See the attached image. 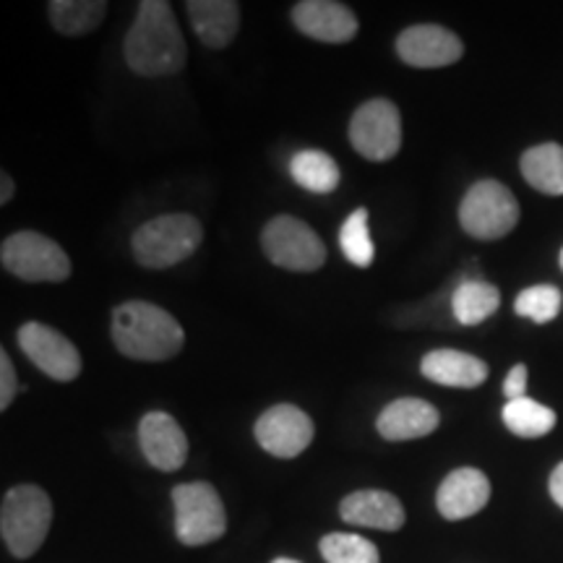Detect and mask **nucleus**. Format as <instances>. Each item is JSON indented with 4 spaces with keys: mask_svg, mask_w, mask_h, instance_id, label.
Wrapping results in <instances>:
<instances>
[{
    "mask_svg": "<svg viewBox=\"0 0 563 563\" xmlns=\"http://www.w3.org/2000/svg\"><path fill=\"white\" fill-rule=\"evenodd\" d=\"M125 63L139 76H170L186 66L188 51L167 0L139 3L136 21L125 34Z\"/></svg>",
    "mask_w": 563,
    "mask_h": 563,
    "instance_id": "1",
    "label": "nucleus"
},
{
    "mask_svg": "<svg viewBox=\"0 0 563 563\" xmlns=\"http://www.w3.org/2000/svg\"><path fill=\"white\" fill-rule=\"evenodd\" d=\"M112 342L121 355L141 363L170 361L186 344L175 316L146 300H129L112 311Z\"/></svg>",
    "mask_w": 563,
    "mask_h": 563,
    "instance_id": "2",
    "label": "nucleus"
},
{
    "mask_svg": "<svg viewBox=\"0 0 563 563\" xmlns=\"http://www.w3.org/2000/svg\"><path fill=\"white\" fill-rule=\"evenodd\" d=\"M53 525V501L40 485H16L3 496L0 534L11 555L32 559Z\"/></svg>",
    "mask_w": 563,
    "mask_h": 563,
    "instance_id": "3",
    "label": "nucleus"
},
{
    "mask_svg": "<svg viewBox=\"0 0 563 563\" xmlns=\"http://www.w3.org/2000/svg\"><path fill=\"white\" fill-rule=\"evenodd\" d=\"M203 228L194 214H162L133 232V256L144 269H170L199 251Z\"/></svg>",
    "mask_w": 563,
    "mask_h": 563,
    "instance_id": "4",
    "label": "nucleus"
},
{
    "mask_svg": "<svg viewBox=\"0 0 563 563\" xmlns=\"http://www.w3.org/2000/svg\"><path fill=\"white\" fill-rule=\"evenodd\" d=\"M175 534L183 545L199 548L228 532V514L220 493L211 483H180L173 488Z\"/></svg>",
    "mask_w": 563,
    "mask_h": 563,
    "instance_id": "5",
    "label": "nucleus"
},
{
    "mask_svg": "<svg viewBox=\"0 0 563 563\" xmlns=\"http://www.w3.org/2000/svg\"><path fill=\"white\" fill-rule=\"evenodd\" d=\"M519 222V203L504 183L481 180L464 194L460 224L475 241H501Z\"/></svg>",
    "mask_w": 563,
    "mask_h": 563,
    "instance_id": "6",
    "label": "nucleus"
},
{
    "mask_svg": "<svg viewBox=\"0 0 563 563\" xmlns=\"http://www.w3.org/2000/svg\"><path fill=\"white\" fill-rule=\"evenodd\" d=\"M262 249L279 269L316 272L327 264V245L316 235V230L290 214L269 220L262 232Z\"/></svg>",
    "mask_w": 563,
    "mask_h": 563,
    "instance_id": "7",
    "label": "nucleus"
},
{
    "mask_svg": "<svg viewBox=\"0 0 563 563\" xmlns=\"http://www.w3.org/2000/svg\"><path fill=\"white\" fill-rule=\"evenodd\" d=\"M3 269L24 282H63L70 277V258L51 238L40 232H13L0 245Z\"/></svg>",
    "mask_w": 563,
    "mask_h": 563,
    "instance_id": "8",
    "label": "nucleus"
},
{
    "mask_svg": "<svg viewBox=\"0 0 563 563\" xmlns=\"http://www.w3.org/2000/svg\"><path fill=\"white\" fill-rule=\"evenodd\" d=\"M350 144L371 162H389L402 146V115L389 100H368L350 121Z\"/></svg>",
    "mask_w": 563,
    "mask_h": 563,
    "instance_id": "9",
    "label": "nucleus"
},
{
    "mask_svg": "<svg viewBox=\"0 0 563 563\" xmlns=\"http://www.w3.org/2000/svg\"><path fill=\"white\" fill-rule=\"evenodd\" d=\"M19 347L24 350V355L37 365V368L51 376L53 382L68 384L74 378H79L81 373V355L76 350V344L55 332L53 327L40 321H26L16 334Z\"/></svg>",
    "mask_w": 563,
    "mask_h": 563,
    "instance_id": "10",
    "label": "nucleus"
},
{
    "mask_svg": "<svg viewBox=\"0 0 563 563\" xmlns=\"http://www.w3.org/2000/svg\"><path fill=\"white\" fill-rule=\"evenodd\" d=\"M253 433L264 452L279 456V460H295L311 446L316 428L300 407L274 405L256 420Z\"/></svg>",
    "mask_w": 563,
    "mask_h": 563,
    "instance_id": "11",
    "label": "nucleus"
},
{
    "mask_svg": "<svg viewBox=\"0 0 563 563\" xmlns=\"http://www.w3.org/2000/svg\"><path fill=\"white\" fill-rule=\"evenodd\" d=\"M397 55L412 68H443L462 58L464 45L446 26L418 24L399 34Z\"/></svg>",
    "mask_w": 563,
    "mask_h": 563,
    "instance_id": "12",
    "label": "nucleus"
},
{
    "mask_svg": "<svg viewBox=\"0 0 563 563\" xmlns=\"http://www.w3.org/2000/svg\"><path fill=\"white\" fill-rule=\"evenodd\" d=\"M139 443L146 462L159 473H175L188 460V439L170 412H146L139 422Z\"/></svg>",
    "mask_w": 563,
    "mask_h": 563,
    "instance_id": "13",
    "label": "nucleus"
},
{
    "mask_svg": "<svg viewBox=\"0 0 563 563\" xmlns=\"http://www.w3.org/2000/svg\"><path fill=\"white\" fill-rule=\"evenodd\" d=\"M292 21L306 37L327 45H344L357 34V16L336 0H302L292 9Z\"/></svg>",
    "mask_w": 563,
    "mask_h": 563,
    "instance_id": "14",
    "label": "nucleus"
},
{
    "mask_svg": "<svg viewBox=\"0 0 563 563\" xmlns=\"http://www.w3.org/2000/svg\"><path fill=\"white\" fill-rule=\"evenodd\" d=\"M490 501V481L477 467H460L443 477L435 493V509L449 522L475 517Z\"/></svg>",
    "mask_w": 563,
    "mask_h": 563,
    "instance_id": "15",
    "label": "nucleus"
},
{
    "mask_svg": "<svg viewBox=\"0 0 563 563\" xmlns=\"http://www.w3.org/2000/svg\"><path fill=\"white\" fill-rule=\"evenodd\" d=\"M340 517L355 527L397 532L405 527L407 514L402 501L389 490H355L342 498Z\"/></svg>",
    "mask_w": 563,
    "mask_h": 563,
    "instance_id": "16",
    "label": "nucleus"
},
{
    "mask_svg": "<svg viewBox=\"0 0 563 563\" xmlns=\"http://www.w3.org/2000/svg\"><path fill=\"white\" fill-rule=\"evenodd\" d=\"M439 422L441 415L431 402L418 397H402L384 407L376 420V431L386 441H415L431 435Z\"/></svg>",
    "mask_w": 563,
    "mask_h": 563,
    "instance_id": "17",
    "label": "nucleus"
},
{
    "mask_svg": "<svg viewBox=\"0 0 563 563\" xmlns=\"http://www.w3.org/2000/svg\"><path fill=\"white\" fill-rule=\"evenodd\" d=\"M186 11L196 37L211 51H222L235 40L241 26V3L235 0H188Z\"/></svg>",
    "mask_w": 563,
    "mask_h": 563,
    "instance_id": "18",
    "label": "nucleus"
},
{
    "mask_svg": "<svg viewBox=\"0 0 563 563\" xmlns=\"http://www.w3.org/2000/svg\"><path fill=\"white\" fill-rule=\"evenodd\" d=\"M422 376L439 386L454 389H477L488 378V365L481 357L460 350H433L422 357Z\"/></svg>",
    "mask_w": 563,
    "mask_h": 563,
    "instance_id": "19",
    "label": "nucleus"
},
{
    "mask_svg": "<svg viewBox=\"0 0 563 563\" xmlns=\"http://www.w3.org/2000/svg\"><path fill=\"white\" fill-rule=\"evenodd\" d=\"M519 170L534 191L545 196H563V146L548 144L532 146L519 159Z\"/></svg>",
    "mask_w": 563,
    "mask_h": 563,
    "instance_id": "20",
    "label": "nucleus"
},
{
    "mask_svg": "<svg viewBox=\"0 0 563 563\" xmlns=\"http://www.w3.org/2000/svg\"><path fill=\"white\" fill-rule=\"evenodd\" d=\"M501 306V292L498 287H493L490 282L483 279H467L456 287L452 295V311L454 319L462 327H477L485 319H490L493 313Z\"/></svg>",
    "mask_w": 563,
    "mask_h": 563,
    "instance_id": "21",
    "label": "nucleus"
},
{
    "mask_svg": "<svg viewBox=\"0 0 563 563\" xmlns=\"http://www.w3.org/2000/svg\"><path fill=\"white\" fill-rule=\"evenodd\" d=\"M53 26L66 37H84L104 21L108 3L104 0H53L47 5Z\"/></svg>",
    "mask_w": 563,
    "mask_h": 563,
    "instance_id": "22",
    "label": "nucleus"
},
{
    "mask_svg": "<svg viewBox=\"0 0 563 563\" xmlns=\"http://www.w3.org/2000/svg\"><path fill=\"white\" fill-rule=\"evenodd\" d=\"M290 175L300 188L311 194H332L340 186V165L332 154L319 150L298 152L290 162Z\"/></svg>",
    "mask_w": 563,
    "mask_h": 563,
    "instance_id": "23",
    "label": "nucleus"
},
{
    "mask_svg": "<svg viewBox=\"0 0 563 563\" xmlns=\"http://www.w3.org/2000/svg\"><path fill=\"white\" fill-rule=\"evenodd\" d=\"M555 412L551 407L534 402L530 397L514 399L504 407V426L519 439H543L555 428Z\"/></svg>",
    "mask_w": 563,
    "mask_h": 563,
    "instance_id": "24",
    "label": "nucleus"
},
{
    "mask_svg": "<svg viewBox=\"0 0 563 563\" xmlns=\"http://www.w3.org/2000/svg\"><path fill=\"white\" fill-rule=\"evenodd\" d=\"M319 551L327 563H382L378 548L363 534L329 532L321 538Z\"/></svg>",
    "mask_w": 563,
    "mask_h": 563,
    "instance_id": "25",
    "label": "nucleus"
},
{
    "mask_svg": "<svg viewBox=\"0 0 563 563\" xmlns=\"http://www.w3.org/2000/svg\"><path fill=\"white\" fill-rule=\"evenodd\" d=\"M340 245L350 264L361 266V269H368L373 264L376 249H373L368 230V209H355L347 220H344L340 230Z\"/></svg>",
    "mask_w": 563,
    "mask_h": 563,
    "instance_id": "26",
    "label": "nucleus"
},
{
    "mask_svg": "<svg viewBox=\"0 0 563 563\" xmlns=\"http://www.w3.org/2000/svg\"><path fill=\"white\" fill-rule=\"evenodd\" d=\"M561 290L553 285H534L527 287L514 300V313L530 319L534 323H548L561 313Z\"/></svg>",
    "mask_w": 563,
    "mask_h": 563,
    "instance_id": "27",
    "label": "nucleus"
},
{
    "mask_svg": "<svg viewBox=\"0 0 563 563\" xmlns=\"http://www.w3.org/2000/svg\"><path fill=\"white\" fill-rule=\"evenodd\" d=\"M16 391H19L16 371H13L9 352L0 350V410H9L13 397H16Z\"/></svg>",
    "mask_w": 563,
    "mask_h": 563,
    "instance_id": "28",
    "label": "nucleus"
},
{
    "mask_svg": "<svg viewBox=\"0 0 563 563\" xmlns=\"http://www.w3.org/2000/svg\"><path fill=\"white\" fill-rule=\"evenodd\" d=\"M504 394L509 402L527 397V365L525 363L514 365V368L509 371V376H506V382H504Z\"/></svg>",
    "mask_w": 563,
    "mask_h": 563,
    "instance_id": "29",
    "label": "nucleus"
},
{
    "mask_svg": "<svg viewBox=\"0 0 563 563\" xmlns=\"http://www.w3.org/2000/svg\"><path fill=\"white\" fill-rule=\"evenodd\" d=\"M551 498L563 509V462L551 473Z\"/></svg>",
    "mask_w": 563,
    "mask_h": 563,
    "instance_id": "30",
    "label": "nucleus"
},
{
    "mask_svg": "<svg viewBox=\"0 0 563 563\" xmlns=\"http://www.w3.org/2000/svg\"><path fill=\"white\" fill-rule=\"evenodd\" d=\"M11 196H13V180L9 173H3L0 175V203H9Z\"/></svg>",
    "mask_w": 563,
    "mask_h": 563,
    "instance_id": "31",
    "label": "nucleus"
},
{
    "mask_svg": "<svg viewBox=\"0 0 563 563\" xmlns=\"http://www.w3.org/2000/svg\"><path fill=\"white\" fill-rule=\"evenodd\" d=\"M272 563H300V561H295V559H285V555H279V559H274Z\"/></svg>",
    "mask_w": 563,
    "mask_h": 563,
    "instance_id": "32",
    "label": "nucleus"
},
{
    "mask_svg": "<svg viewBox=\"0 0 563 563\" xmlns=\"http://www.w3.org/2000/svg\"><path fill=\"white\" fill-rule=\"evenodd\" d=\"M559 262H561V269H563V249H561V256H559Z\"/></svg>",
    "mask_w": 563,
    "mask_h": 563,
    "instance_id": "33",
    "label": "nucleus"
}]
</instances>
